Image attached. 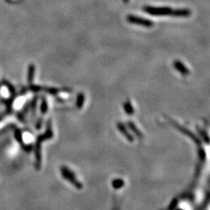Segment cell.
<instances>
[{"mask_svg":"<svg viewBox=\"0 0 210 210\" xmlns=\"http://www.w3.org/2000/svg\"><path fill=\"white\" fill-rule=\"evenodd\" d=\"M143 11L146 13L152 16L157 17H162V16H169L171 14L172 9L167 6H146L143 7Z\"/></svg>","mask_w":210,"mask_h":210,"instance_id":"cell-1","label":"cell"},{"mask_svg":"<svg viewBox=\"0 0 210 210\" xmlns=\"http://www.w3.org/2000/svg\"><path fill=\"white\" fill-rule=\"evenodd\" d=\"M126 19L129 23H132V24L139 25V26H143L146 27H151L154 26V22L151 20L137 17L135 15H128Z\"/></svg>","mask_w":210,"mask_h":210,"instance_id":"cell-2","label":"cell"},{"mask_svg":"<svg viewBox=\"0 0 210 210\" xmlns=\"http://www.w3.org/2000/svg\"><path fill=\"white\" fill-rule=\"evenodd\" d=\"M192 12L188 9H172L170 16L173 17H180V18H185L190 17Z\"/></svg>","mask_w":210,"mask_h":210,"instance_id":"cell-3","label":"cell"},{"mask_svg":"<svg viewBox=\"0 0 210 210\" xmlns=\"http://www.w3.org/2000/svg\"><path fill=\"white\" fill-rule=\"evenodd\" d=\"M173 66H174L175 69H176L177 71H178V72L183 76H188L189 74V72H189V69L184 66V63L181 62V61H179V60L174 61V62H173Z\"/></svg>","mask_w":210,"mask_h":210,"instance_id":"cell-4","label":"cell"},{"mask_svg":"<svg viewBox=\"0 0 210 210\" xmlns=\"http://www.w3.org/2000/svg\"><path fill=\"white\" fill-rule=\"evenodd\" d=\"M34 72H35V66H34L33 64H31V66H29V68H28L27 78H28V81L29 82H32L33 79H34Z\"/></svg>","mask_w":210,"mask_h":210,"instance_id":"cell-5","label":"cell"},{"mask_svg":"<svg viewBox=\"0 0 210 210\" xmlns=\"http://www.w3.org/2000/svg\"><path fill=\"white\" fill-rule=\"evenodd\" d=\"M83 101H84V95L83 94H79L78 97H77V106L78 107H81L83 105Z\"/></svg>","mask_w":210,"mask_h":210,"instance_id":"cell-6","label":"cell"},{"mask_svg":"<svg viewBox=\"0 0 210 210\" xmlns=\"http://www.w3.org/2000/svg\"><path fill=\"white\" fill-rule=\"evenodd\" d=\"M125 108L126 111L128 112V113H132V105H131L130 103H129V102H127V103L125 104Z\"/></svg>","mask_w":210,"mask_h":210,"instance_id":"cell-7","label":"cell"},{"mask_svg":"<svg viewBox=\"0 0 210 210\" xmlns=\"http://www.w3.org/2000/svg\"><path fill=\"white\" fill-rule=\"evenodd\" d=\"M123 1H124L125 3H128L129 2V0H123Z\"/></svg>","mask_w":210,"mask_h":210,"instance_id":"cell-8","label":"cell"}]
</instances>
